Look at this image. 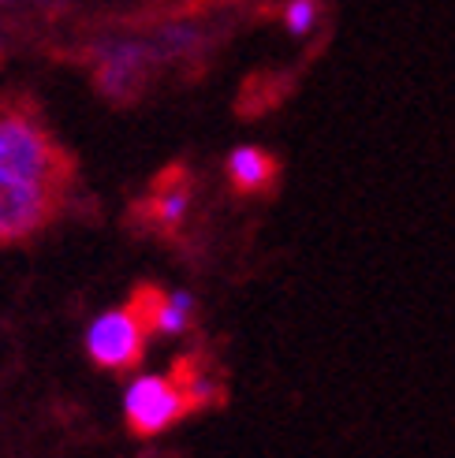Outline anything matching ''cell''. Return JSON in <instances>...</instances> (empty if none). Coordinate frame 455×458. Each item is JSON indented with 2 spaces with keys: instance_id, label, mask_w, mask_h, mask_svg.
Wrapping results in <instances>:
<instances>
[{
  "instance_id": "6da1fadb",
  "label": "cell",
  "mask_w": 455,
  "mask_h": 458,
  "mask_svg": "<svg viewBox=\"0 0 455 458\" xmlns=\"http://www.w3.org/2000/svg\"><path fill=\"white\" fill-rule=\"evenodd\" d=\"M0 168L67 194L72 157L27 105H0Z\"/></svg>"
},
{
  "instance_id": "7a4b0ae2",
  "label": "cell",
  "mask_w": 455,
  "mask_h": 458,
  "mask_svg": "<svg viewBox=\"0 0 455 458\" xmlns=\"http://www.w3.org/2000/svg\"><path fill=\"white\" fill-rule=\"evenodd\" d=\"M64 191L41 187L34 179H22L0 168V246L27 242L45 224L60 213Z\"/></svg>"
},
{
  "instance_id": "3957f363",
  "label": "cell",
  "mask_w": 455,
  "mask_h": 458,
  "mask_svg": "<svg viewBox=\"0 0 455 458\" xmlns=\"http://www.w3.org/2000/svg\"><path fill=\"white\" fill-rule=\"evenodd\" d=\"M124 410L127 425L139 437H153V432H165L172 421L191 414V399L176 377H139L127 387Z\"/></svg>"
},
{
  "instance_id": "277c9868",
  "label": "cell",
  "mask_w": 455,
  "mask_h": 458,
  "mask_svg": "<svg viewBox=\"0 0 455 458\" xmlns=\"http://www.w3.org/2000/svg\"><path fill=\"white\" fill-rule=\"evenodd\" d=\"M146 325L134 317L131 306L112 310L105 317H98L86 332V351L101 369H131V365L142 361V347H146Z\"/></svg>"
},
{
  "instance_id": "5b68a950",
  "label": "cell",
  "mask_w": 455,
  "mask_h": 458,
  "mask_svg": "<svg viewBox=\"0 0 455 458\" xmlns=\"http://www.w3.org/2000/svg\"><path fill=\"white\" fill-rule=\"evenodd\" d=\"M161 60L157 45L150 41H108L98 53V86L108 98L127 101L142 89V82L150 79V67Z\"/></svg>"
},
{
  "instance_id": "8992f818",
  "label": "cell",
  "mask_w": 455,
  "mask_h": 458,
  "mask_svg": "<svg viewBox=\"0 0 455 458\" xmlns=\"http://www.w3.org/2000/svg\"><path fill=\"white\" fill-rule=\"evenodd\" d=\"M228 179L243 194H258L277 179V160L258 146H236L228 153Z\"/></svg>"
},
{
  "instance_id": "52a82bcc",
  "label": "cell",
  "mask_w": 455,
  "mask_h": 458,
  "mask_svg": "<svg viewBox=\"0 0 455 458\" xmlns=\"http://www.w3.org/2000/svg\"><path fill=\"white\" fill-rule=\"evenodd\" d=\"M191 213V187L187 182H168L153 194L150 201V216L157 227H179Z\"/></svg>"
},
{
  "instance_id": "ba28073f",
  "label": "cell",
  "mask_w": 455,
  "mask_h": 458,
  "mask_svg": "<svg viewBox=\"0 0 455 458\" xmlns=\"http://www.w3.org/2000/svg\"><path fill=\"white\" fill-rule=\"evenodd\" d=\"M280 19H284V30L291 38H310L317 27H322V0H288Z\"/></svg>"
},
{
  "instance_id": "9c48e42d",
  "label": "cell",
  "mask_w": 455,
  "mask_h": 458,
  "mask_svg": "<svg viewBox=\"0 0 455 458\" xmlns=\"http://www.w3.org/2000/svg\"><path fill=\"white\" fill-rule=\"evenodd\" d=\"M198 27H187V22H179V27H168L161 30V38H157V53L161 56H191L198 49Z\"/></svg>"
},
{
  "instance_id": "30bf717a",
  "label": "cell",
  "mask_w": 455,
  "mask_h": 458,
  "mask_svg": "<svg viewBox=\"0 0 455 458\" xmlns=\"http://www.w3.org/2000/svg\"><path fill=\"white\" fill-rule=\"evenodd\" d=\"M0 4H8V0H0Z\"/></svg>"
}]
</instances>
